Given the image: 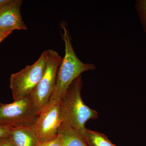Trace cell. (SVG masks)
<instances>
[{
    "label": "cell",
    "instance_id": "1",
    "mask_svg": "<svg viewBox=\"0 0 146 146\" xmlns=\"http://www.w3.org/2000/svg\"><path fill=\"white\" fill-rule=\"evenodd\" d=\"M60 26L63 29L62 38L65 44V56L58 68L54 91L50 100L60 101L73 82L84 72L95 70L92 63H83L77 56L72 43L70 32L65 23Z\"/></svg>",
    "mask_w": 146,
    "mask_h": 146
},
{
    "label": "cell",
    "instance_id": "8",
    "mask_svg": "<svg viewBox=\"0 0 146 146\" xmlns=\"http://www.w3.org/2000/svg\"><path fill=\"white\" fill-rule=\"evenodd\" d=\"M10 138L15 146H36L39 142L34 126L12 128Z\"/></svg>",
    "mask_w": 146,
    "mask_h": 146
},
{
    "label": "cell",
    "instance_id": "7",
    "mask_svg": "<svg viewBox=\"0 0 146 146\" xmlns=\"http://www.w3.org/2000/svg\"><path fill=\"white\" fill-rule=\"evenodd\" d=\"M22 3L21 0H10L0 8V29L11 33L15 30L27 29L21 16Z\"/></svg>",
    "mask_w": 146,
    "mask_h": 146
},
{
    "label": "cell",
    "instance_id": "5",
    "mask_svg": "<svg viewBox=\"0 0 146 146\" xmlns=\"http://www.w3.org/2000/svg\"><path fill=\"white\" fill-rule=\"evenodd\" d=\"M30 97L0 106V124L11 127L34 126L39 115Z\"/></svg>",
    "mask_w": 146,
    "mask_h": 146
},
{
    "label": "cell",
    "instance_id": "3",
    "mask_svg": "<svg viewBox=\"0 0 146 146\" xmlns=\"http://www.w3.org/2000/svg\"><path fill=\"white\" fill-rule=\"evenodd\" d=\"M47 58V50L33 64L11 75L9 86L14 101L30 96L43 75Z\"/></svg>",
    "mask_w": 146,
    "mask_h": 146
},
{
    "label": "cell",
    "instance_id": "15",
    "mask_svg": "<svg viewBox=\"0 0 146 146\" xmlns=\"http://www.w3.org/2000/svg\"><path fill=\"white\" fill-rule=\"evenodd\" d=\"M11 33L5 31L0 29V43L5 39Z\"/></svg>",
    "mask_w": 146,
    "mask_h": 146
},
{
    "label": "cell",
    "instance_id": "14",
    "mask_svg": "<svg viewBox=\"0 0 146 146\" xmlns=\"http://www.w3.org/2000/svg\"><path fill=\"white\" fill-rule=\"evenodd\" d=\"M0 146H15L9 137L0 139Z\"/></svg>",
    "mask_w": 146,
    "mask_h": 146
},
{
    "label": "cell",
    "instance_id": "6",
    "mask_svg": "<svg viewBox=\"0 0 146 146\" xmlns=\"http://www.w3.org/2000/svg\"><path fill=\"white\" fill-rule=\"evenodd\" d=\"M60 101L50 100L39 112L35 124V129L39 142L49 141L57 136L62 123Z\"/></svg>",
    "mask_w": 146,
    "mask_h": 146
},
{
    "label": "cell",
    "instance_id": "4",
    "mask_svg": "<svg viewBox=\"0 0 146 146\" xmlns=\"http://www.w3.org/2000/svg\"><path fill=\"white\" fill-rule=\"evenodd\" d=\"M48 58L42 78L30 95L31 99L39 113L47 105L54 91L58 68L63 60L56 51L47 50Z\"/></svg>",
    "mask_w": 146,
    "mask_h": 146
},
{
    "label": "cell",
    "instance_id": "12",
    "mask_svg": "<svg viewBox=\"0 0 146 146\" xmlns=\"http://www.w3.org/2000/svg\"><path fill=\"white\" fill-rule=\"evenodd\" d=\"M36 146H63L61 138L59 134L49 141L39 142Z\"/></svg>",
    "mask_w": 146,
    "mask_h": 146
},
{
    "label": "cell",
    "instance_id": "16",
    "mask_svg": "<svg viewBox=\"0 0 146 146\" xmlns=\"http://www.w3.org/2000/svg\"><path fill=\"white\" fill-rule=\"evenodd\" d=\"M10 0H0V8L10 2Z\"/></svg>",
    "mask_w": 146,
    "mask_h": 146
},
{
    "label": "cell",
    "instance_id": "13",
    "mask_svg": "<svg viewBox=\"0 0 146 146\" xmlns=\"http://www.w3.org/2000/svg\"><path fill=\"white\" fill-rule=\"evenodd\" d=\"M12 128L11 127L0 124V139L10 136Z\"/></svg>",
    "mask_w": 146,
    "mask_h": 146
},
{
    "label": "cell",
    "instance_id": "10",
    "mask_svg": "<svg viewBox=\"0 0 146 146\" xmlns=\"http://www.w3.org/2000/svg\"><path fill=\"white\" fill-rule=\"evenodd\" d=\"M84 139L88 146H117L103 133L86 129Z\"/></svg>",
    "mask_w": 146,
    "mask_h": 146
},
{
    "label": "cell",
    "instance_id": "17",
    "mask_svg": "<svg viewBox=\"0 0 146 146\" xmlns=\"http://www.w3.org/2000/svg\"><path fill=\"white\" fill-rule=\"evenodd\" d=\"M2 104L0 102V106Z\"/></svg>",
    "mask_w": 146,
    "mask_h": 146
},
{
    "label": "cell",
    "instance_id": "2",
    "mask_svg": "<svg viewBox=\"0 0 146 146\" xmlns=\"http://www.w3.org/2000/svg\"><path fill=\"white\" fill-rule=\"evenodd\" d=\"M82 85L80 76L73 82L60 100V111L62 122L70 125L83 137L86 123L89 120L97 119L98 115L96 111L87 106L82 100Z\"/></svg>",
    "mask_w": 146,
    "mask_h": 146
},
{
    "label": "cell",
    "instance_id": "11",
    "mask_svg": "<svg viewBox=\"0 0 146 146\" xmlns=\"http://www.w3.org/2000/svg\"><path fill=\"white\" fill-rule=\"evenodd\" d=\"M135 7L143 29L146 33V0H138Z\"/></svg>",
    "mask_w": 146,
    "mask_h": 146
},
{
    "label": "cell",
    "instance_id": "9",
    "mask_svg": "<svg viewBox=\"0 0 146 146\" xmlns=\"http://www.w3.org/2000/svg\"><path fill=\"white\" fill-rule=\"evenodd\" d=\"M58 134L62 140L63 146H88L81 134L67 123H61Z\"/></svg>",
    "mask_w": 146,
    "mask_h": 146
}]
</instances>
